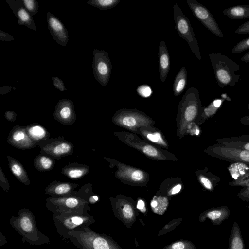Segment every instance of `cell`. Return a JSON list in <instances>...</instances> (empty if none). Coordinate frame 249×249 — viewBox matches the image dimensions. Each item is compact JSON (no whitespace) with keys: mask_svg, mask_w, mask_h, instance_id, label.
<instances>
[{"mask_svg":"<svg viewBox=\"0 0 249 249\" xmlns=\"http://www.w3.org/2000/svg\"><path fill=\"white\" fill-rule=\"evenodd\" d=\"M7 159L9 169L15 177L24 184L30 185L31 182L27 172L21 163L11 156H8Z\"/></svg>","mask_w":249,"mask_h":249,"instance_id":"obj_22","label":"cell"},{"mask_svg":"<svg viewBox=\"0 0 249 249\" xmlns=\"http://www.w3.org/2000/svg\"><path fill=\"white\" fill-rule=\"evenodd\" d=\"M223 101V99H217L213 100L208 106L203 108L201 117L206 115L210 116V115H213L218 109Z\"/></svg>","mask_w":249,"mask_h":249,"instance_id":"obj_30","label":"cell"},{"mask_svg":"<svg viewBox=\"0 0 249 249\" xmlns=\"http://www.w3.org/2000/svg\"><path fill=\"white\" fill-rule=\"evenodd\" d=\"M128 176L132 181L136 182L141 181L144 178L143 172L137 169L132 170L130 173L128 174Z\"/></svg>","mask_w":249,"mask_h":249,"instance_id":"obj_36","label":"cell"},{"mask_svg":"<svg viewBox=\"0 0 249 249\" xmlns=\"http://www.w3.org/2000/svg\"><path fill=\"white\" fill-rule=\"evenodd\" d=\"M74 146L72 143L66 140L63 137L52 138L41 146V154L48 155L53 159H60L71 155Z\"/></svg>","mask_w":249,"mask_h":249,"instance_id":"obj_11","label":"cell"},{"mask_svg":"<svg viewBox=\"0 0 249 249\" xmlns=\"http://www.w3.org/2000/svg\"><path fill=\"white\" fill-rule=\"evenodd\" d=\"M89 171V167L87 165L71 162L62 168L61 172L69 178L77 179L87 175Z\"/></svg>","mask_w":249,"mask_h":249,"instance_id":"obj_21","label":"cell"},{"mask_svg":"<svg viewBox=\"0 0 249 249\" xmlns=\"http://www.w3.org/2000/svg\"><path fill=\"white\" fill-rule=\"evenodd\" d=\"M146 137L148 139L153 142H158L161 144H165V142L162 140L160 134L158 133H148L146 135Z\"/></svg>","mask_w":249,"mask_h":249,"instance_id":"obj_41","label":"cell"},{"mask_svg":"<svg viewBox=\"0 0 249 249\" xmlns=\"http://www.w3.org/2000/svg\"><path fill=\"white\" fill-rule=\"evenodd\" d=\"M12 88L5 86H2L0 88V95H2L3 94H6L9 92L11 91L12 90Z\"/></svg>","mask_w":249,"mask_h":249,"instance_id":"obj_46","label":"cell"},{"mask_svg":"<svg viewBox=\"0 0 249 249\" xmlns=\"http://www.w3.org/2000/svg\"><path fill=\"white\" fill-rule=\"evenodd\" d=\"M216 142L227 147L249 151V135L218 138Z\"/></svg>","mask_w":249,"mask_h":249,"instance_id":"obj_20","label":"cell"},{"mask_svg":"<svg viewBox=\"0 0 249 249\" xmlns=\"http://www.w3.org/2000/svg\"><path fill=\"white\" fill-rule=\"evenodd\" d=\"M145 207L144 202L142 200H139L138 201L137 208L139 210L142 211Z\"/></svg>","mask_w":249,"mask_h":249,"instance_id":"obj_49","label":"cell"},{"mask_svg":"<svg viewBox=\"0 0 249 249\" xmlns=\"http://www.w3.org/2000/svg\"><path fill=\"white\" fill-rule=\"evenodd\" d=\"M136 91L139 95L143 98H147L151 96L153 91L150 86L147 85H142L138 86Z\"/></svg>","mask_w":249,"mask_h":249,"instance_id":"obj_35","label":"cell"},{"mask_svg":"<svg viewBox=\"0 0 249 249\" xmlns=\"http://www.w3.org/2000/svg\"><path fill=\"white\" fill-rule=\"evenodd\" d=\"M188 74L186 69L182 67L175 76L173 84V94L179 95L184 90L187 82Z\"/></svg>","mask_w":249,"mask_h":249,"instance_id":"obj_27","label":"cell"},{"mask_svg":"<svg viewBox=\"0 0 249 249\" xmlns=\"http://www.w3.org/2000/svg\"><path fill=\"white\" fill-rule=\"evenodd\" d=\"M230 215V209L227 206L223 205L213 207L205 211L200 216V220L203 221L206 219H209L213 225L218 226L228 219Z\"/></svg>","mask_w":249,"mask_h":249,"instance_id":"obj_17","label":"cell"},{"mask_svg":"<svg viewBox=\"0 0 249 249\" xmlns=\"http://www.w3.org/2000/svg\"><path fill=\"white\" fill-rule=\"evenodd\" d=\"M54 87L59 90L60 91L63 92L67 90L63 81L59 77L54 76L51 78Z\"/></svg>","mask_w":249,"mask_h":249,"instance_id":"obj_39","label":"cell"},{"mask_svg":"<svg viewBox=\"0 0 249 249\" xmlns=\"http://www.w3.org/2000/svg\"><path fill=\"white\" fill-rule=\"evenodd\" d=\"M242 200L249 202V195L243 198Z\"/></svg>","mask_w":249,"mask_h":249,"instance_id":"obj_52","label":"cell"},{"mask_svg":"<svg viewBox=\"0 0 249 249\" xmlns=\"http://www.w3.org/2000/svg\"><path fill=\"white\" fill-rule=\"evenodd\" d=\"M27 11L32 16L36 14L39 10V4L36 0H21Z\"/></svg>","mask_w":249,"mask_h":249,"instance_id":"obj_32","label":"cell"},{"mask_svg":"<svg viewBox=\"0 0 249 249\" xmlns=\"http://www.w3.org/2000/svg\"><path fill=\"white\" fill-rule=\"evenodd\" d=\"M46 18L48 28L53 38L60 45L66 47L69 40V35L63 23L50 12L47 13Z\"/></svg>","mask_w":249,"mask_h":249,"instance_id":"obj_14","label":"cell"},{"mask_svg":"<svg viewBox=\"0 0 249 249\" xmlns=\"http://www.w3.org/2000/svg\"><path fill=\"white\" fill-rule=\"evenodd\" d=\"M5 118L10 122H14L17 117V114L13 111H7L4 113Z\"/></svg>","mask_w":249,"mask_h":249,"instance_id":"obj_44","label":"cell"},{"mask_svg":"<svg viewBox=\"0 0 249 249\" xmlns=\"http://www.w3.org/2000/svg\"><path fill=\"white\" fill-rule=\"evenodd\" d=\"M249 49V37L242 39L236 44L231 52L234 54H238Z\"/></svg>","mask_w":249,"mask_h":249,"instance_id":"obj_33","label":"cell"},{"mask_svg":"<svg viewBox=\"0 0 249 249\" xmlns=\"http://www.w3.org/2000/svg\"><path fill=\"white\" fill-rule=\"evenodd\" d=\"M92 71L96 81L106 86L110 79L112 68L108 54L104 50L95 49L93 52Z\"/></svg>","mask_w":249,"mask_h":249,"instance_id":"obj_9","label":"cell"},{"mask_svg":"<svg viewBox=\"0 0 249 249\" xmlns=\"http://www.w3.org/2000/svg\"><path fill=\"white\" fill-rule=\"evenodd\" d=\"M67 239L90 249H118L108 238L94 232L89 227L69 232Z\"/></svg>","mask_w":249,"mask_h":249,"instance_id":"obj_4","label":"cell"},{"mask_svg":"<svg viewBox=\"0 0 249 249\" xmlns=\"http://www.w3.org/2000/svg\"><path fill=\"white\" fill-rule=\"evenodd\" d=\"M186 3L194 16L211 32L219 37L223 34L211 12L195 0H187Z\"/></svg>","mask_w":249,"mask_h":249,"instance_id":"obj_10","label":"cell"},{"mask_svg":"<svg viewBox=\"0 0 249 249\" xmlns=\"http://www.w3.org/2000/svg\"><path fill=\"white\" fill-rule=\"evenodd\" d=\"M235 33L238 34H249V20L238 26Z\"/></svg>","mask_w":249,"mask_h":249,"instance_id":"obj_42","label":"cell"},{"mask_svg":"<svg viewBox=\"0 0 249 249\" xmlns=\"http://www.w3.org/2000/svg\"><path fill=\"white\" fill-rule=\"evenodd\" d=\"M122 213L124 218L129 220L133 218L134 213L131 206L129 204H125L122 209Z\"/></svg>","mask_w":249,"mask_h":249,"instance_id":"obj_37","label":"cell"},{"mask_svg":"<svg viewBox=\"0 0 249 249\" xmlns=\"http://www.w3.org/2000/svg\"><path fill=\"white\" fill-rule=\"evenodd\" d=\"M167 205V200L165 197H155L151 202V206L153 211L156 212L158 210L157 213L158 211V213H160V212L164 211L165 210L162 207L166 209Z\"/></svg>","mask_w":249,"mask_h":249,"instance_id":"obj_31","label":"cell"},{"mask_svg":"<svg viewBox=\"0 0 249 249\" xmlns=\"http://www.w3.org/2000/svg\"><path fill=\"white\" fill-rule=\"evenodd\" d=\"M248 107V109L249 110V103H248V107Z\"/></svg>","mask_w":249,"mask_h":249,"instance_id":"obj_53","label":"cell"},{"mask_svg":"<svg viewBox=\"0 0 249 249\" xmlns=\"http://www.w3.org/2000/svg\"><path fill=\"white\" fill-rule=\"evenodd\" d=\"M208 56L219 86L223 88L227 86H235L240 77V75L235 73L240 69L239 65L220 53H209Z\"/></svg>","mask_w":249,"mask_h":249,"instance_id":"obj_2","label":"cell"},{"mask_svg":"<svg viewBox=\"0 0 249 249\" xmlns=\"http://www.w3.org/2000/svg\"><path fill=\"white\" fill-rule=\"evenodd\" d=\"M186 245L185 242L179 241L176 242L172 245L171 249H185Z\"/></svg>","mask_w":249,"mask_h":249,"instance_id":"obj_45","label":"cell"},{"mask_svg":"<svg viewBox=\"0 0 249 249\" xmlns=\"http://www.w3.org/2000/svg\"><path fill=\"white\" fill-rule=\"evenodd\" d=\"M203 110L198 90L194 87L189 88L180 101L179 115L183 121L190 122L201 117Z\"/></svg>","mask_w":249,"mask_h":249,"instance_id":"obj_7","label":"cell"},{"mask_svg":"<svg viewBox=\"0 0 249 249\" xmlns=\"http://www.w3.org/2000/svg\"><path fill=\"white\" fill-rule=\"evenodd\" d=\"M143 152L146 155L151 157H157L159 152L157 149L150 145L144 146L142 149Z\"/></svg>","mask_w":249,"mask_h":249,"instance_id":"obj_38","label":"cell"},{"mask_svg":"<svg viewBox=\"0 0 249 249\" xmlns=\"http://www.w3.org/2000/svg\"><path fill=\"white\" fill-rule=\"evenodd\" d=\"M175 28L179 36L188 44L192 52L199 60H202L197 40L189 19L183 14L181 9L177 4L173 6Z\"/></svg>","mask_w":249,"mask_h":249,"instance_id":"obj_6","label":"cell"},{"mask_svg":"<svg viewBox=\"0 0 249 249\" xmlns=\"http://www.w3.org/2000/svg\"><path fill=\"white\" fill-rule=\"evenodd\" d=\"M5 0L17 18L19 25L26 26L34 31L36 30L33 16L25 9L21 0Z\"/></svg>","mask_w":249,"mask_h":249,"instance_id":"obj_15","label":"cell"},{"mask_svg":"<svg viewBox=\"0 0 249 249\" xmlns=\"http://www.w3.org/2000/svg\"><path fill=\"white\" fill-rule=\"evenodd\" d=\"M197 177L203 187L210 192L214 191L221 179L220 177L209 172L207 168L198 172Z\"/></svg>","mask_w":249,"mask_h":249,"instance_id":"obj_23","label":"cell"},{"mask_svg":"<svg viewBox=\"0 0 249 249\" xmlns=\"http://www.w3.org/2000/svg\"><path fill=\"white\" fill-rule=\"evenodd\" d=\"M240 121L242 124L249 126V115L241 118Z\"/></svg>","mask_w":249,"mask_h":249,"instance_id":"obj_48","label":"cell"},{"mask_svg":"<svg viewBox=\"0 0 249 249\" xmlns=\"http://www.w3.org/2000/svg\"><path fill=\"white\" fill-rule=\"evenodd\" d=\"M9 223L21 235L23 242H27L32 245L50 243L48 237L37 228L35 216L30 210L26 208L19 210L18 216H12Z\"/></svg>","mask_w":249,"mask_h":249,"instance_id":"obj_1","label":"cell"},{"mask_svg":"<svg viewBox=\"0 0 249 249\" xmlns=\"http://www.w3.org/2000/svg\"><path fill=\"white\" fill-rule=\"evenodd\" d=\"M241 60L245 63H249V52L241 57Z\"/></svg>","mask_w":249,"mask_h":249,"instance_id":"obj_50","label":"cell"},{"mask_svg":"<svg viewBox=\"0 0 249 249\" xmlns=\"http://www.w3.org/2000/svg\"><path fill=\"white\" fill-rule=\"evenodd\" d=\"M0 186L6 192H8L9 189V184L7 179L3 173L1 167H0Z\"/></svg>","mask_w":249,"mask_h":249,"instance_id":"obj_40","label":"cell"},{"mask_svg":"<svg viewBox=\"0 0 249 249\" xmlns=\"http://www.w3.org/2000/svg\"><path fill=\"white\" fill-rule=\"evenodd\" d=\"M77 186V184L55 180L45 188V193L53 197L78 196L77 191H73Z\"/></svg>","mask_w":249,"mask_h":249,"instance_id":"obj_16","label":"cell"},{"mask_svg":"<svg viewBox=\"0 0 249 249\" xmlns=\"http://www.w3.org/2000/svg\"><path fill=\"white\" fill-rule=\"evenodd\" d=\"M209 155L231 163L239 162L249 165V151L238 149L216 143L205 150Z\"/></svg>","mask_w":249,"mask_h":249,"instance_id":"obj_8","label":"cell"},{"mask_svg":"<svg viewBox=\"0 0 249 249\" xmlns=\"http://www.w3.org/2000/svg\"><path fill=\"white\" fill-rule=\"evenodd\" d=\"M223 14L232 19L249 18V5H239L227 8Z\"/></svg>","mask_w":249,"mask_h":249,"instance_id":"obj_25","label":"cell"},{"mask_svg":"<svg viewBox=\"0 0 249 249\" xmlns=\"http://www.w3.org/2000/svg\"><path fill=\"white\" fill-rule=\"evenodd\" d=\"M52 218L58 233L66 239H67L69 232L89 227L95 222L94 218L89 214L53 215Z\"/></svg>","mask_w":249,"mask_h":249,"instance_id":"obj_5","label":"cell"},{"mask_svg":"<svg viewBox=\"0 0 249 249\" xmlns=\"http://www.w3.org/2000/svg\"><path fill=\"white\" fill-rule=\"evenodd\" d=\"M245 246L238 223L234 221L228 241V249H245Z\"/></svg>","mask_w":249,"mask_h":249,"instance_id":"obj_24","label":"cell"},{"mask_svg":"<svg viewBox=\"0 0 249 249\" xmlns=\"http://www.w3.org/2000/svg\"><path fill=\"white\" fill-rule=\"evenodd\" d=\"M54 119L64 125H70L76 120L74 104L70 99H63L58 101L53 113Z\"/></svg>","mask_w":249,"mask_h":249,"instance_id":"obj_12","label":"cell"},{"mask_svg":"<svg viewBox=\"0 0 249 249\" xmlns=\"http://www.w3.org/2000/svg\"><path fill=\"white\" fill-rule=\"evenodd\" d=\"M77 247H78L80 249H90L86 246L83 245H79V244H75Z\"/></svg>","mask_w":249,"mask_h":249,"instance_id":"obj_51","label":"cell"},{"mask_svg":"<svg viewBox=\"0 0 249 249\" xmlns=\"http://www.w3.org/2000/svg\"><path fill=\"white\" fill-rule=\"evenodd\" d=\"M89 203L78 196L50 197L46 199V206L53 215L63 214H87L90 210Z\"/></svg>","mask_w":249,"mask_h":249,"instance_id":"obj_3","label":"cell"},{"mask_svg":"<svg viewBox=\"0 0 249 249\" xmlns=\"http://www.w3.org/2000/svg\"><path fill=\"white\" fill-rule=\"evenodd\" d=\"M158 67L160 78L164 83L168 74L170 68V57L165 42L160 41L158 50Z\"/></svg>","mask_w":249,"mask_h":249,"instance_id":"obj_18","label":"cell"},{"mask_svg":"<svg viewBox=\"0 0 249 249\" xmlns=\"http://www.w3.org/2000/svg\"><path fill=\"white\" fill-rule=\"evenodd\" d=\"M34 167L39 171H49L53 169L55 161L52 157L45 154H40L36 156L34 160Z\"/></svg>","mask_w":249,"mask_h":249,"instance_id":"obj_26","label":"cell"},{"mask_svg":"<svg viewBox=\"0 0 249 249\" xmlns=\"http://www.w3.org/2000/svg\"><path fill=\"white\" fill-rule=\"evenodd\" d=\"M181 189V185L180 184H178L174 186L170 192L171 195H174L178 193Z\"/></svg>","mask_w":249,"mask_h":249,"instance_id":"obj_47","label":"cell"},{"mask_svg":"<svg viewBox=\"0 0 249 249\" xmlns=\"http://www.w3.org/2000/svg\"><path fill=\"white\" fill-rule=\"evenodd\" d=\"M7 142L11 146L22 150L36 146L27 134L25 126L18 125H15L9 132Z\"/></svg>","mask_w":249,"mask_h":249,"instance_id":"obj_13","label":"cell"},{"mask_svg":"<svg viewBox=\"0 0 249 249\" xmlns=\"http://www.w3.org/2000/svg\"><path fill=\"white\" fill-rule=\"evenodd\" d=\"M78 196L85 199L89 203L93 204L98 200V196L95 195H91L92 190L90 183L85 184L80 189L77 191Z\"/></svg>","mask_w":249,"mask_h":249,"instance_id":"obj_28","label":"cell"},{"mask_svg":"<svg viewBox=\"0 0 249 249\" xmlns=\"http://www.w3.org/2000/svg\"><path fill=\"white\" fill-rule=\"evenodd\" d=\"M121 0H89L86 3L101 10L113 8Z\"/></svg>","mask_w":249,"mask_h":249,"instance_id":"obj_29","label":"cell"},{"mask_svg":"<svg viewBox=\"0 0 249 249\" xmlns=\"http://www.w3.org/2000/svg\"><path fill=\"white\" fill-rule=\"evenodd\" d=\"M15 38L9 34L0 30V40L3 41L14 40Z\"/></svg>","mask_w":249,"mask_h":249,"instance_id":"obj_43","label":"cell"},{"mask_svg":"<svg viewBox=\"0 0 249 249\" xmlns=\"http://www.w3.org/2000/svg\"><path fill=\"white\" fill-rule=\"evenodd\" d=\"M228 184L230 186L236 187H249V170L243 177L236 180L229 182Z\"/></svg>","mask_w":249,"mask_h":249,"instance_id":"obj_34","label":"cell"},{"mask_svg":"<svg viewBox=\"0 0 249 249\" xmlns=\"http://www.w3.org/2000/svg\"><path fill=\"white\" fill-rule=\"evenodd\" d=\"M25 127L29 136L36 146H41L50 139L49 132L38 123H34Z\"/></svg>","mask_w":249,"mask_h":249,"instance_id":"obj_19","label":"cell"}]
</instances>
